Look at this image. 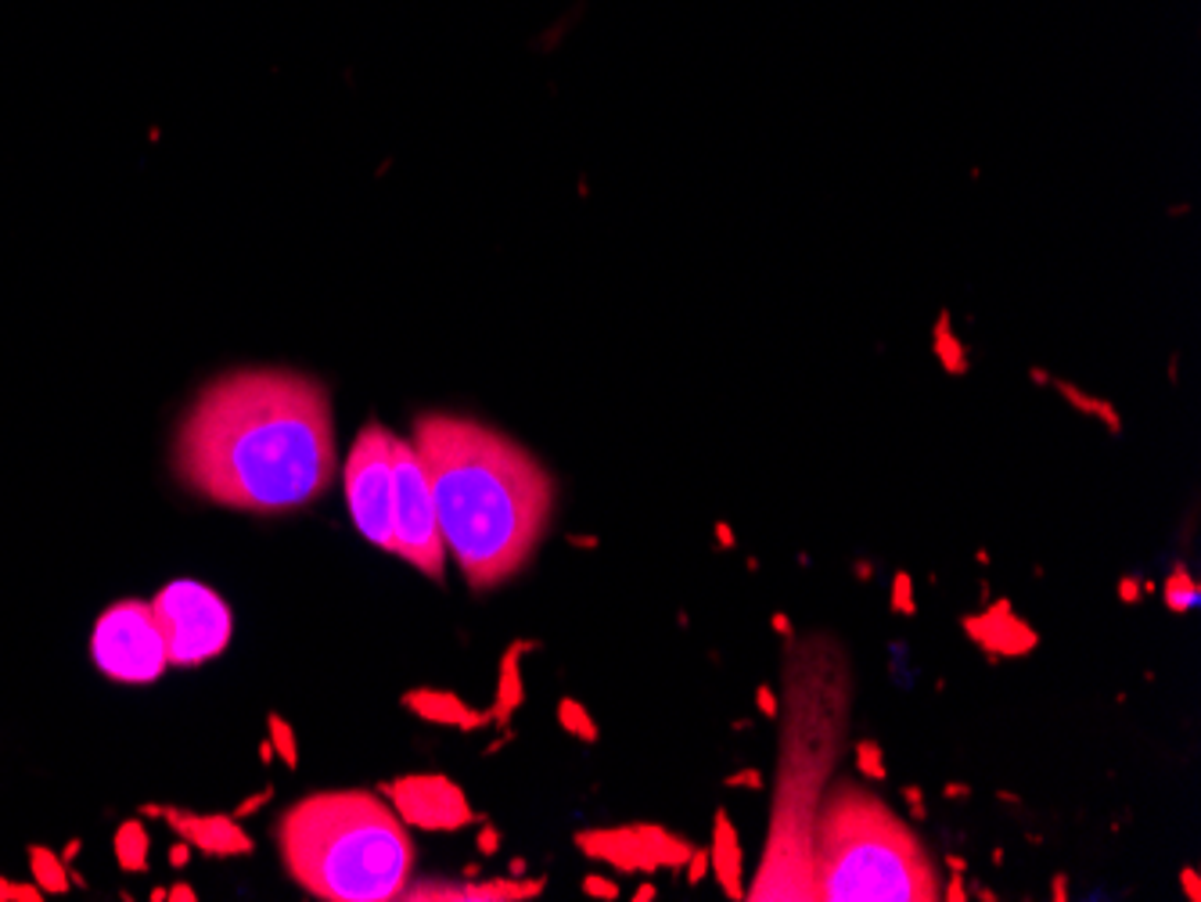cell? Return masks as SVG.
<instances>
[{
  "instance_id": "cell-17",
  "label": "cell",
  "mask_w": 1201,
  "mask_h": 902,
  "mask_svg": "<svg viewBox=\"0 0 1201 902\" xmlns=\"http://www.w3.org/2000/svg\"><path fill=\"white\" fill-rule=\"evenodd\" d=\"M1162 597H1166L1169 611H1191V608H1198V600H1201V586L1187 568H1172V576L1166 579Z\"/></svg>"
},
{
  "instance_id": "cell-4",
  "label": "cell",
  "mask_w": 1201,
  "mask_h": 902,
  "mask_svg": "<svg viewBox=\"0 0 1201 902\" xmlns=\"http://www.w3.org/2000/svg\"><path fill=\"white\" fill-rule=\"evenodd\" d=\"M813 899L824 902H932L939 873L918 835L878 795L835 784L813 816Z\"/></svg>"
},
{
  "instance_id": "cell-36",
  "label": "cell",
  "mask_w": 1201,
  "mask_h": 902,
  "mask_svg": "<svg viewBox=\"0 0 1201 902\" xmlns=\"http://www.w3.org/2000/svg\"><path fill=\"white\" fill-rule=\"evenodd\" d=\"M716 540H719L723 546H727V551L734 546V532H731V525H727V522H719V525H716Z\"/></svg>"
},
{
  "instance_id": "cell-19",
  "label": "cell",
  "mask_w": 1201,
  "mask_h": 902,
  "mask_svg": "<svg viewBox=\"0 0 1201 902\" xmlns=\"http://www.w3.org/2000/svg\"><path fill=\"white\" fill-rule=\"evenodd\" d=\"M116 856L122 859V867H130V870L144 867V859H148V838H144L141 824H127V827L119 830Z\"/></svg>"
},
{
  "instance_id": "cell-33",
  "label": "cell",
  "mask_w": 1201,
  "mask_h": 902,
  "mask_svg": "<svg viewBox=\"0 0 1201 902\" xmlns=\"http://www.w3.org/2000/svg\"><path fill=\"white\" fill-rule=\"evenodd\" d=\"M770 626H773V630L781 633L785 640H791V637H796V633H791V622H788V615H785V611H777L773 619H770Z\"/></svg>"
},
{
  "instance_id": "cell-22",
  "label": "cell",
  "mask_w": 1201,
  "mask_h": 902,
  "mask_svg": "<svg viewBox=\"0 0 1201 902\" xmlns=\"http://www.w3.org/2000/svg\"><path fill=\"white\" fill-rule=\"evenodd\" d=\"M889 605H892V611H899V615H913V611H918V600H913V579L907 576V572H896V579H892V594H889Z\"/></svg>"
},
{
  "instance_id": "cell-1",
  "label": "cell",
  "mask_w": 1201,
  "mask_h": 902,
  "mask_svg": "<svg viewBox=\"0 0 1201 902\" xmlns=\"http://www.w3.org/2000/svg\"><path fill=\"white\" fill-rule=\"evenodd\" d=\"M173 468L195 493L235 511L306 508L338 468L327 389L281 367L216 378L181 421Z\"/></svg>"
},
{
  "instance_id": "cell-15",
  "label": "cell",
  "mask_w": 1201,
  "mask_h": 902,
  "mask_svg": "<svg viewBox=\"0 0 1201 902\" xmlns=\"http://www.w3.org/2000/svg\"><path fill=\"white\" fill-rule=\"evenodd\" d=\"M543 892V881H489V884H435V888H414L403 892V899H472V902H508V899H532Z\"/></svg>"
},
{
  "instance_id": "cell-25",
  "label": "cell",
  "mask_w": 1201,
  "mask_h": 902,
  "mask_svg": "<svg viewBox=\"0 0 1201 902\" xmlns=\"http://www.w3.org/2000/svg\"><path fill=\"white\" fill-rule=\"evenodd\" d=\"M583 892L594 895V899H616L619 895V884L616 881H605V878H583Z\"/></svg>"
},
{
  "instance_id": "cell-8",
  "label": "cell",
  "mask_w": 1201,
  "mask_h": 902,
  "mask_svg": "<svg viewBox=\"0 0 1201 902\" xmlns=\"http://www.w3.org/2000/svg\"><path fill=\"white\" fill-rule=\"evenodd\" d=\"M392 439L386 425H364L346 457V500L360 536L396 551L392 536Z\"/></svg>"
},
{
  "instance_id": "cell-9",
  "label": "cell",
  "mask_w": 1201,
  "mask_h": 902,
  "mask_svg": "<svg viewBox=\"0 0 1201 902\" xmlns=\"http://www.w3.org/2000/svg\"><path fill=\"white\" fill-rule=\"evenodd\" d=\"M386 795L396 816L418 830H461L475 819L468 795L443 773L400 776L386 787Z\"/></svg>"
},
{
  "instance_id": "cell-14",
  "label": "cell",
  "mask_w": 1201,
  "mask_h": 902,
  "mask_svg": "<svg viewBox=\"0 0 1201 902\" xmlns=\"http://www.w3.org/2000/svg\"><path fill=\"white\" fill-rule=\"evenodd\" d=\"M403 705L425 722H443V727L479 730L489 722L486 713H475V708H468L450 691H411V694H403Z\"/></svg>"
},
{
  "instance_id": "cell-10",
  "label": "cell",
  "mask_w": 1201,
  "mask_h": 902,
  "mask_svg": "<svg viewBox=\"0 0 1201 902\" xmlns=\"http://www.w3.org/2000/svg\"><path fill=\"white\" fill-rule=\"evenodd\" d=\"M961 626L972 637V644H978L989 659H1021L1040 648V633L1011 608V600H996L986 611L964 615Z\"/></svg>"
},
{
  "instance_id": "cell-21",
  "label": "cell",
  "mask_w": 1201,
  "mask_h": 902,
  "mask_svg": "<svg viewBox=\"0 0 1201 902\" xmlns=\"http://www.w3.org/2000/svg\"><path fill=\"white\" fill-rule=\"evenodd\" d=\"M33 863H36L40 881H44L51 892H62V888H65V873H62L58 859H54L51 852H44V849H33Z\"/></svg>"
},
{
  "instance_id": "cell-23",
  "label": "cell",
  "mask_w": 1201,
  "mask_h": 902,
  "mask_svg": "<svg viewBox=\"0 0 1201 902\" xmlns=\"http://www.w3.org/2000/svg\"><path fill=\"white\" fill-rule=\"evenodd\" d=\"M270 733H274V745H278V751H281V759L284 762H289V767H295V733H292V727H289V722H284V719H278V716H270Z\"/></svg>"
},
{
  "instance_id": "cell-24",
  "label": "cell",
  "mask_w": 1201,
  "mask_h": 902,
  "mask_svg": "<svg viewBox=\"0 0 1201 902\" xmlns=\"http://www.w3.org/2000/svg\"><path fill=\"white\" fill-rule=\"evenodd\" d=\"M756 708H759V713L767 716V719H777V716H781V702H777L773 687H767V683H759V691H756Z\"/></svg>"
},
{
  "instance_id": "cell-7",
  "label": "cell",
  "mask_w": 1201,
  "mask_h": 902,
  "mask_svg": "<svg viewBox=\"0 0 1201 902\" xmlns=\"http://www.w3.org/2000/svg\"><path fill=\"white\" fill-rule=\"evenodd\" d=\"M94 665L116 683H152L166 673L170 651L152 605L119 600L105 608L90 637Z\"/></svg>"
},
{
  "instance_id": "cell-38",
  "label": "cell",
  "mask_w": 1201,
  "mask_h": 902,
  "mask_svg": "<svg viewBox=\"0 0 1201 902\" xmlns=\"http://www.w3.org/2000/svg\"><path fill=\"white\" fill-rule=\"evenodd\" d=\"M173 899H184V902H191V899H195V895H191V888H187V884H176V888H173Z\"/></svg>"
},
{
  "instance_id": "cell-5",
  "label": "cell",
  "mask_w": 1201,
  "mask_h": 902,
  "mask_svg": "<svg viewBox=\"0 0 1201 902\" xmlns=\"http://www.w3.org/2000/svg\"><path fill=\"white\" fill-rule=\"evenodd\" d=\"M392 536L403 562H411L429 579H443L446 543L435 514V497L429 471L421 464L411 439H392Z\"/></svg>"
},
{
  "instance_id": "cell-27",
  "label": "cell",
  "mask_w": 1201,
  "mask_h": 902,
  "mask_svg": "<svg viewBox=\"0 0 1201 902\" xmlns=\"http://www.w3.org/2000/svg\"><path fill=\"white\" fill-rule=\"evenodd\" d=\"M1180 888H1183V895L1191 899V902H1201V881H1198L1194 867H1183L1180 870Z\"/></svg>"
},
{
  "instance_id": "cell-32",
  "label": "cell",
  "mask_w": 1201,
  "mask_h": 902,
  "mask_svg": "<svg viewBox=\"0 0 1201 902\" xmlns=\"http://www.w3.org/2000/svg\"><path fill=\"white\" fill-rule=\"evenodd\" d=\"M1050 888H1054V895H1050V899H1058V902L1069 899V873H1054V881H1050Z\"/></svg>"
},
{
  "instance_id": "cell-18",
  "label": "cell",
  "mask_w": 1201,
  "mask_h": 902,
  "mask_svg": "<svg viewBox=\"0 0 1201 902\" xmlns=\"http://www.w3.org/2000/svg\"><path fill=\"white\" fill-rule=\"evenodd\" d=\"M558 722L565 727V733L580 737V741H597V722L576 698H562V705H558Z\"/></svg>"
},
{
  "instance_id": "cell-6",
  "label": "cell",
  "mask_w": 1201,
  "mask_h": 902,
  "mask_svg": "<svg viewBox=\"0 0 1201 902\" xmlns=\"http://www.w3.org/2000/svg\"><path fill=\"white\" fill-rule=\"evenodd\" d=\"M152 611L166 637L170 665H202L224 654L235 633L227 600L195 579H173L152 600Z\"/></svg>"
},
{
  "instance_id": "cell-16",
  "label": "cell",
  "mask_w": 1201,
  "mask_h": 902,
  "mask_svg": "<svg viewBox=\"0 0 1201 902\" xmlns=\"http://www.w3.org/2000/svg\"><path fill=\"white\" fill-rule=\"evenodd\" d=\"M532 648H537V644H529V640H518V644H511L508 654H504V662H500V683H497V705H494V713H486V719L504 722V719H511V713H515L518 705H522V698H526V694H522V654L532 651Z\"/></svg>"
},
{
  "instance_id": "cell-29",
  "label": "cell",
  "mask_w": 1201,
  "mask_h": 902,
  "mask_svg": "<svg viewBox=\"0 0 1201 902\" xmlns=\"http://www.w3.org/2000/svg\"><path fill=\"white\" fill-rule=\"evenodd\" d=\"M688 881L691 884H699L702 878H705V867H708V852H691V859H688Z\"/></svg>"
},
{
  "instance_id": "cell-26",
  "label": "cell",
  "mask_w": 1201,
  "mask_h": 902,
  "mask_svg": "<svg viewBox=\"0 0 1201 902\" xmlns=\"http://www.w3.org/2000/svg\"><path fill=\"white\" fill-rule=\"evenodd\" d=\"M723 784H731V787H753V791H759V787H762V773H759V770H742V773H731Z\"/></svg>"
},
{
  "instance_id": "cell-39",
  "label": "cell",
  "mask_w": 1201,
  "mask_h": 902,
  "mask_svg": "<svg viewBox=\"0 0 1201 902\" xmlns=\"http://www.w3.org/2000/svg\"><path fill=\"white\" fill-rule=\"evenodd\" d=\"M634 899H637V902H651V899H654V888H651V884H645Z\"/></svg>"
},
{
  "instance_id": "cell-37",
  "label": "cell",
  "mask_w": 1201,
  "mask_h": 902,
  "mask_svg": "<svg viewBox=\"0 0 1201 902\" xmlns=\"http://www.w3.org/2000/svg\"><path fill=\"white\" fill-rule=\"evenodd\" d=\"M943 795L946 798H964V795H972V787H967V784H946Z\"/></svg>"
},
{
  "instance_id": "cell-31",
  "label": "cell",
  "mask_w": 1201,
  "mask_h": 902,
  "mask_svg": "<svg viewBox=\"0 0 1201 902\" xmlns=\"http://www.w3.org/2000/svg\"><path fill=\"white\" fill-rule=\"evenodd\" d=\"M0 899H36L33 888H11L8 881H0Z\"/></svg>"
},
{
  "instance_id": "cell-20",
  "label": "cell",
  "mask_w": 1201,
  "mask_h": 902,
  "mask_svg": "<svg viewBox=\"0 0 1201 902\" xmlns=\"http://www.w3.org/2000/svg\"><path fill=\"white\" fill-rule=\"evenodd\" d=\"M856 767H859V773L867 776V781H885V776H889V767H885V756H881L878 741H859L856 745Z\"/></svg>"
},
{
  "instance_id": "cell-11",
  "label": "cell",
  "mask_w": 1201,
  "mask_h": 902,
  "mask_svg": "<svg viewBox=\"0 0 1201 902\" xmlns=\"http://www.w3.org/2000/svg\"><path fill=\"white\" fill-rule=\"evenodd\" d=\"M576 845L591 859H600V863L626 870V873L659 870V859H654V849L648 841V827L645 824L608 827V830H583V835H576Z\"/></svg>"
},
{
  "instance_id": "cell-13",
  "label": "cell",
  "mask_w": 1201,
  "mask_h": 902,
  "mask_svg": "<svg viewBox=\"0 0 1201 902\" xmlns=\"http://www.w3.org/2000/svg\"><path fill=\"white\" fill-rule=\"evenodd\" d=\"M708 867H713V878L723 888L727 899H745V852L738 841V830H734L727 809H716L713 816V845H708Z\"/></svg>"
},
{
  "instance_id": "cell-34",
  "label": "cell",
  "mask_w": 1201,
  "mask_h": 902,
  "mask_svg": "<svg viewBox=\"0 0 1201 902\" xmlns=\"http://www.w3.org/2000/svg\"><path fill=\"white\" fill-rule=\"evenodd\" d=\"M497 845H500L497 830H494V827H486V830H483V838H479V849H483V852H497Z\"/></svg>"
},
{
  "instance_id": "cell-35",
  "label": "cell",
  "mask_w": 1201,
  "mask_h": 902,
  "mask_svg": "<svg viewBox=\"0 0 1201 902\" xmlns=\"http://www.w3.org/2000/svg\"><path fill=\"white\" fill-rule=\"evenodd\" d=\"M946 899H953V902H964L967 895H964V884H961V870H957V878H953V884L946 888Z\"/></svg>"
},
{
  "instance_id": "cell-3",
  "label": "cell",
  "mask_w": 1201,
  "mask_h": 902,
  "mask_svg": "<svg viewBox=\"0 0 1201 902\" xmlns=\"http://www.w3.org/2000/svg\"><path fill=\"white\" fill-rule=\"evenodd\" d=\"M289 873L327 902H389L407 892L414 841L371 791H324L295 802L278 824Z\"/></svg>"
},
{
  "instance_id": "cell-30",
  "label": "cell",
  "mask_w": 1201,
  "mask_h": 902,
  "mask_svg": "<svg viewBox=\"0 0 1201 902\" xmlns=\"http://www.w3.org/2000/svg\"><path fill=\"white\" fill-rule=\"evenodd\" d=\"M1118 597H1123V600H1126V605H1133V600H1140V583H1137V579H1133V576H1126V579H1118Z\"/></svg>"
},
{
  "instance_id": "cell-28",
  "label": "cell",
  "mask_w": 1201,
  "mask_h": 902,
  "mask_svg": "<svg viewBox=\"0 0 1201 902\" xmlns=\"http://www.w3.org/2000/svg\"><path fill=\"white\" fill-rule=\"evenodd\" d=\"M904 798H907L910 813L918 816V819H924V816H928V809H924V791H921L918 784H907V787H904Z\"/></svg>"
},
{
  "instance_id": "cell-2",
  "label": "cell",
  "mask_w": 1201,
  "mask_h": 902,
  "mask_svg": "<svg viewBox=\"0 0 1201 902\" xmlns=\"http://www.w3.org/2000/svg\"><path fill=\"white\" fill-rule=\"evenodd\" d=\"M411 443L429 471L446 554L472 590L526 568L551 525L554 482L504 432L457 414H421Z\"/></svg>"
},
{
  "instance_id": "cell-12",
  "label": "cell",
  "mask_w": 1201,
  "mask_h": 902,
  "mask_svg": "<svg viewBox=\"0 0 1201 902\" xmlns=\"http://www.w3.org/2000/svg\"><path fill=\"white\" fill-rule=\"evenodd\" d=\"M166 819L176 827L187 845L209 852V856H241L252 849V838L235 824L230 816H195V813H166Z\"/></svg>"
}]
</instances>
